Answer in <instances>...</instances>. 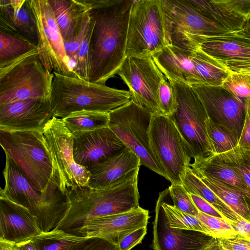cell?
<instances>
[{
  "label": "cell",
  "mask_w": 250,
  "mask_h": 250,
  "mask_svg": "<svg viewBox=\"0 0 250 250\" xmlns=\"http://www.w3.org/2000/svg\"><path fill=\"white\" fill-rule=\"evenodd\" d=\"M196 217L207 227L212 237L224 238L238 234L229 220L225 218L210 216L201 212H199Z\"/></svg>",
  "instance_id": "8d00e7d4"
},
{
  "label": "cell",
  "mask_w": 250,
  "mask_h": 250,
  "mask_svg": "<svg viewBox=\"0 0 250 250\" xmlns=\"http://www.w3.org/2000/svg\"><path fill=\"white\" fill-rule=\"evenodd\" d=\"M86 238L54 229L42 232L32 240L37 250H77Z\"/></svg>",
  "instance_id": "d6a6232c"
},
{
  "label": "cell",
  "mask_w": 250,
  "mask_h": 250,
  "mask_svg": "<svg viewBox=\"0 0 250 250\" xmlns=\"http://www.w3.org/2000/svg\"><path fill=\"white\" fill-rule=\"evenodd\" d=\"M168 81L173 87L177 102L175 112L169 117L183 137L191 157L206 158L213 155L206 129V121L208 118L198 96L191 85Z\"/></svg>",
  "instance_id": "ba28073f"
},
{
  "label": "cell",
  "mask_w": 250,
  "mask_h": 250,
  "mask_svg": "<svg viewBox=\"0 0 250 250\" xmlns=\"http://www.w3.org/2000/svg\"><path fill=\"white\" fill-rule=\"evenodd\" d=\"M64 42L78 31L89 10L85 0H48Z\"/></svg>",
  "instance_id": "d4e9b609"
},
{
  "label": "cell",
  "mask_w": 250,
  "mask_h": 250,
  "mask_svg": "<svg viewBox=\"0 0 250 250\" xmlns=\"http://www.w3.org/2000/svg\"><path fill=\"white\" fill-rule=\"evenodd\" d=\"M204 15L231 31L244 28L246 23L230 13L218 0H190Z\"/></svg>",
  "instance_id": "836d02e7"
},
{
  "label": "cell",
  "mask_w": 250,
  "mask_h": 250,
  "mask_svg": "<svg viewBox=\"0 0 250 250\" xmlns=\"http://www.w3.org/2000/svg\"><path fill=\"white\" fill-rule=\"evenodd\" d=\"M148 135L150 147L167 179L171 184L182 185L191 157L173 121L168 116L153 114Z\"/></svg>",
  "instance_id": "8fae6325"
},
{
  "label": "cell",
  "mask_w": 250,
  "mask_h": 250,
  "mask_svg": "<svg viewBox=\"0 0 250 250\" xmlns=\"http://www.w3.org/2000/svg\"><path fill=\"white\" fill-rule=\"evenodd\" d=\"M72 133L92 131L108 126L109 113L81 110L72 112L62 119Z\"/></svg>",
  "instance_id": "1f68e13d"
},
{
  "label": "cell",
  "mask_w": 250,
  "mask_h": 250,
  "mask_svg": "<svg viewBox=\"0 0 250 250\" xmlns=\"http://www.w3.org/2000/svg\"><path fill=\"white\" fill-rule=\"evenodd\" d=\"M72 134L74 160L87 170L126 147L108 126Z\"/></svg>",
  "instance_id": "e0dca14e"
},
{
  "label": "cell",
  "mask_w": 250,
  "mask_h": 250,
  "mask_svg": "<svg viewBox=\"0 0 250 250\" xmlns=\"http://www.w3.org/2000/svg\"><path fill=\"white\" fill-rule=\"evenodd\" d=\"M195 174L235 213L250 222V198L245 193L213 178Z\"/></svg>",
  "instance_id": "4316f807"
},
{
  "label": "cell",
  "mask_w": 250,
  "mask_h": 250,
  "mask_svg": "<svg viewBox=\"0 0 250 250\" xmlns=\"http://www.w3.org/2000/svg\"><path fill=\"white\" fill-rule=\"evenodd\" d=\"M199 250H226L220 245L218 238L211 237Z\"/></svg>",
  "instance_id": "f907efd6"
},
{
  "label": "cell",
  "mask_w": 250,
  "mask_h": 250,
  "mask_svg": "<svg viewBox=\"0 0 250 250\" xmlns=\"http://www.w3.org/2000/svg\"><path fill=\"white\" fill-rule=\"evenodd\" d=\"M10 4L14 11L20 9L23 5L26 0H10Z\"/></svg>",
  "instance_id": "db71d44e"
},
{
  "label": "cell",
  "mask_w": 250,
  "mask_h": 250,
  "mask_svg": "<svg viewBox=\"0 0 250 250\" xmlns=\"http://www.w3.org/2000/svg\"><path fill=\"white\" fill-rule=\"evenodd\" d=\"M140 165L139 157L126 147L90 168L87 186L101 189L127 181L138 175Z\"/></svg>",
  "instance_id": "44dd1931"
},
{
  "label": "cell",
  "mask_w": 250,
  "mask_h": 250,
  "mask_svg": "<svg viewBox=\"0 0 250 250\" xmlns=\"http://www.w3.org/2000/svg\"><path fill=\"white\" fill-rule=\"evenodd\" d=\"M189 195L199 212L210 216L226 219L215 208L202 198L193 194H189Z\"/></svg>",
  "instance_id": "c3c4849f"
},
{
  "label": "cell",
  "mask_w": 250,
  "mask_h": 250,
  "mask_svg": "<svg viewBox=\"0 0 250 250\" xmlns=\"http://www.w3.org/2000/svg\"><path fill=\"white\" fill-rule=\"evenodd\" d=\"M167 44L161 0H134L129 19L126 57H152Z\"/></svg>",
  "instance_id": "9c48e42d"
},
{
  "label": "cell",
  "mask_w": 250,
  "mask_h": 250,
  "mask_svg": "<svg viewBox=\"0 0 250 250\" xmlns=\"http://www.w3.org/2000/svg\"><path fill=\"white\" fill-rule=\"evenodd\" d=\"M245 117L238 146L250 148V98L245 100Z\"/></svg>",
  "instance_id": "7dc6e473"
},
{
  "label": "cell",
  "mask_w": 250,
  "mask_h": 250,
  "mask_svg": "<svg viewBox=\"0 0 250 250\" xmlns=\"http://www.w3.org/2000/svg\"><path fill=\"white\" fill-rule=\"evenodd\" d=\"M218 239L226 250H250V241L239 234Z\"/></svg>",
  "instance_id": "f6af8a7d"
},
{
  "label": "cell",
  "mask_w": 250,
  "mask_h": 250,
  "mask_svg": "<svg viewBox=\"0 0 250 250\" xmlns=\"http://www.w3.org/2000/svg\"><path fill=\"white\" fill-rule=\"evenodd\" d=\"M182 185L189 194L202 198L229 221H236L242 218L227 206L191 170L188 169Z\"/></svg>",
  "instance_id": "f1b7e54d"
},
{
  "label": "cell",
  "mask_w": 250,
  "mask_h": 250,
  "mask_svg": "<svg viewBox=\"0 0 250 250\" xmlns=\"http://www.w3.org/2000/svg\"><path fill=\"white\" fill-rule=\"evenodd\" d=\"M54 76L38 49L0 67V105L29 98L50 99Z\"/></svg>",
  "instance_id": "8992f818"
},
{
  "label": "cell",
  "mask_w": 250,
  "mask_h": 250,
  "mask_svg": "<svg viewBox=\"0 0 250 250\" xmlns=\"http://www.w3.org/2000/svg\"><path fill=\"white\" fill-rule=\"evenodd\" d=\"M238 72H241L244 73H245L248 75L250 77V71H246V70H239Z\"/></svg>",
  "instance_id": "11a10c76"
},
{
  "label": "cell",
  "mask_w": 250,
  "mask_h": 250,
  "mask_svg": "<svg viewBox=\"0 0 250 250\" xmlns=\"http://www.w3.org/2000/svg\"><path fill=\"white\" fill-rule=\"evenodd\" d=\"M28 2L36 21L37 49L42 63L53 73L77 77L69 64L64 41L48 0Z\"/></svg>",
  "instance_id": "4fadbf2b"
},
{
  "label": "cell",
  "mask_w": 250,
  "mask_h": 250,
  "mask_svg": "<svg viewBox=\"0 0 250 250\" xmlns=\"http://www.w3.org/2000/svg\"><path fill=\"white\" fill-rule=\"evenodd\" d=\"M0 250H19L16 244L0 241Z\"/></svg>",
  "instance_id": "f5cc1de1"
},
{
  "label": "cell",
  "mask_w": 250,
  "mask_h": 250,
  "mask_svg": "<svg viewBox=\"0 0 250 250\" xmlns=\"http://www.w3.org/2000/svg\"><path fill=\"white\" fill-rule=\"evenodd\" d=\"M52 117L50 99L17 101L0 105V129L42 131Z\"/></svg>",
  "instance_id": "ac0fdd59"
},
{
  "label": "cell",
  "mask_w": 250,
  "mask_h": 250,
  "mask_svg": "<svg viewBox=\"0 0 250 250\" xmlns=\"http://www.w3.org/2000/svg\"><path fill=\"white\" fill-rule=\"evenodd\" d=\"M92 27L93 22L91 18L88 31L79 48L75 66L73 68V72L78 78L87 81L89 77V43Z\"/></svg>",
  "instance_id": "f35d334b"
},
{
  "label": "cell",
  "mask_w": 250,
  "mask_h": 250,
  "mask_svg": "<svg viewBox=\"0 0 250 250\" xmlns=\"http://www.w3.org/2000/svg\"><path fill=\"white\" fill-rule=\"evenodd\" d=\"M168 44L193 52L205 38L230 31L204 15L190 0H161Z\"/></svg>",
  "instance_id": "52a82bcc"
},
{
  "label": "cell",
  "mask_w": 250,
  "mask_h": 250,
  "mask_svg": "<svg viewBox=\"0 0 250 250\" xmlns=\"http://www.w3.org/2000/svg\"><path fill=\"white\" fill-rule=\"evenodd\" d=\"M158 198L161 202L167 224L170 227L198 231L212 237L209 229L196 217L180 211L174 207L168 188L161 192Z\"/></svg>",
  "instance_id": "f546056e"
},
{
  "label": "cell",
  "mask_w": 250,
  "mask_h": 250,
  "mask_svg": "<svg viewBox=\"0 0 250 250\" xmlns=\"http://www.w3.org/2000/svg\"><path fill=\"white\" fill-rule=\"evenodd\" d=\"M0 144L37 189L44 193L63 192L42 131L0 129Z\"/></svg>",
  "instance_id": "277c9868"
},
{
  "label": "cell",
  "mask_w": 250,
  "mask_h": 250,
  "mask_svg": "<svg viewBox=\"0 0 250 250\" xmlns=\"http://www.w3.org/2000/svg\"><path fill=\"white\" fill-rule=\"evenodd\" d=\"M77 250H120L118 245L100 237H86Z\"/></svg>",
  "instance_id": "ee69618b"
},
{
  "label": "cell",
  "mask_w": 250,
  "mask_h": 250,
  "mask_svg": "<svg viewBox=\"0 0 250 250\" xmlns=\"http://www.w3.org/2000/svg\"><path fill=\"white\" fill-rule=\"evenodd\" d=\"M147 232V226L141 227L125 236L120 242V250H130L141 243Z\"/></svg>",
  "instance_id": "bcb514c9"
},
{
  "label": "cell",
  "mask_w": 250,
  "mask_h": 250,
  "mask_svg": "<svg viewBox=\"0 0 250 250\" xmlns=\"http://www.w3.org/2000/svg\"><path fill=\"white\" fill-rule=\"evenodd\" d=\"M230 13L246 23L250 21V0H218Z\"/></svg>",
  "instance_id": "7bdbcfd3"
},
{
  "label": "cell",
  "mask_w": 250,
  "mask_h": 250,
  "mask_svg": "<svg viewBox=\"0 0 250 250\" xmlns=\"http://www.w3.org/2000/svg\"><path fill=\"white\" fill-rule=\"evenodd\" d=\"M217 155L239 174L250 191V148L237 146L226 152Z\"/></svg>",
  "instance_id": "e575fe53"
},
{
  "label": "cell",
  "mask_w": 250,
  "mask_h": 250,
  "mask_svg": "<svg viewBox=\"0 0 250 250\" xmlns=\"http://www.w3.org/2000/svg\"><path fill=\"white\" fill-rule=\"evenodd\" d=\"M90 21L91 18L87 12L76 33L71 39L64 42L65 53L69 60L75 62L78 50L87 34Z\"/></svg>",
  "instance_id": "b9f144b4"
},
{
  "label": "cell",
  "mask_w": 250,
  "mask_h": 250,
  "mask_svg": "<svg viewBox=\"0 0 250 250\" xmlns=\"http://www.w3.org/2000/svg\"><path fill=\"white\" fill-rule=\"evenodd\" d=\"M200 49L232 71L250 69V29H241L208 36Z\"/></svg>",
  "instance_id": "2e32d148"
},
{
  "label": "cell",
  "mask_w": 250,
  "mask_h": 250,
  "mask_svg": "<svg viewBox=\"0 0 250 250\" xmlns=\"http://www.w3.org/2000/svg\"><path fill=\"white\" fill-rule=\"evenodd\" d=\"M241 70H246V71H250V69Z\"/></svg>",
  "instance_id": "6f0895ef"
},
{
  "label": "cell",
  "mask_w": 250,
  "mask_h": 250,
  "mask_svg": "<svg viewBox=\"0 0 250 250\" xmlns=\"http://www.w3.org/2000/svg\"><path fill=\"white\" fill-rule=\"evenodd\" d=\"M206 124L214 154L226 152L238 146V140L227 128L213 122L209 118Z\"/></svg>",
  "instance_id": "d590c367"
},
{
  "label": "cell",
  "mask_w": 250,
  "mask_h": 250,
  "mask_svg": "<svg viewBox=\"0 0 250 250\" xmlns=\"http://www.w3.org/2000/svg\"><path fill=\"white\" fill-rule=\"evenodd\" d=\"M151 58L168 80L190 85L201 84L196 73L192 52L167 44Z\"/></svg>",
  "instance_id": "603a6c76"
},
{
  "label": "cell",
  "mask_w": 250,
  "mask_h": 250,
  "mask_svg": "<svg viewBox=\"0 0 250 250\" xmlns=\"http://www.w3.org/2000/svg\"><path fill=\"white\" fill-rule=\"evenodd\" d=\"M245 26L250 29V21L246 23Z\"/></svg>",
  "instance_id": "9f6ffc18"
},
{
  "label": "cell",
  "mask_w": 250,
  "mask_h": 250,
  "mask_svg": "<svg viewBox=\"0 0 250 250\" xmlns=\"http://www.w3.org/2000/svg\"><path fill=\"white\" fill-rule=\"evenodd\" d=\"M153 224L154 250H199L212 237L198 231L170 227L159 198Z\"/></svg>",
  "instance_id": "7402d4cb"
},
{
  "label": "cell",
  "mask_w": 250,
  "mask_h": 250,
  "mask_svg": "<svg viewBox=\"0 0 250 250\" xmlns=\"http://www.w3.org/2000/svg\"><path fill=\"white\" fill-rule=\"evenodd\" d=\"M53 74L50 97L53 117L63 119L81 110L109 113L131 101L128 91Z\"/></svg>",
  "instance_id": "3957f363"
},
{
  "label": "cell",
  "mask_w": 250,
  "mask_h": 250,
  "mask_svg": "<svg viewBox=\"0 0 250 250\" xmlns=\"http://www.w3.org/2000/svg\"><path fill=\"white\" fill-rule=\"evenodd\" d=\"M168 189L175 208L195 217L198 215L199 211L183 185L171 184Z\"/></svg>",
  "instance_id": "74e56055"
},
{
  "label": "cell",
  "mask_w": 250,
  "mask_h": 250,
  "mask_svg": "<svg viewBox=\"0 0 250 250\" xmlns=\"http://www.w3.org/2000/svg\"><path fill=\"white\" fill-rule=\"evenodd\" d=\"M132 0H85L93 22L88 81L105 84L117 73L125 52Z\"/></svg>",
  "instance_id": "6da1fadb"
},
{
  "label": "cell",
  "mask_w": 250,
  "mask_h": 250,
  "mask_svg": "<svg viewBox=\"0 0 250 250\" xmlns=\"http://www.w3.org/2000/svg\"><path fill=\"white\" fill-rule=\"evenodd\" d=\"M221 86L239 97L250 98V77L245 73L232 71Z\"/></svg>",
  "instance_id": "ab89813d"
},
{
  "label": "cell",
  "mask_w": 250,
  "mask_h": 250,
  "mask_svg": "<svg viewBox=\"0 0 250 250\" xmlns=\"http://www.w3.org/2000/svg\"><path fill=\"white\" fill-rule=\"evenodd\" d=\"M230 224L238 234L250 241V222L243 218L236 221H229Z\"/></svg>",
  "instance_id": "681fc988"
},
{
  "label": "cell",
  "mask_w": 250,
  "mask_h": 250,
  "mask_svg": "<svg viewBox=\"0 0 250 250\" xmlns=\"http://www.w3.org/2000/svg\"><path fill=\"white\" fill-rule=\"evenodd\" d=\"M42 134L61 190L87 186L89 172L77 164L73 156V135L61 118L52 117L44 126Z\"/></svg>",
  "instance_id": "7c38bea8"
},
{
  "label": "cell",
  "mask_w": 250,
  "mask_h": 250,
  "mask_svg": "<svg viewBox=\"0 0 250 250\" xmlns=\"http://www.w3.org/2000/svg\"><path fill=\"white\" fill-rule=\"evenodd\" d=\"M138 176L104 188L86 186L68 189L69 208L55 229L78 236L80 229L89 221L139 208Z\"/></svg>",
  "instance_id": "7a4b0ae2"
},
{
  "label": "cell",
  "mask_w": 250,
  "mask_h": 250,
  "mask_svg": "<svg viewBox=\"0 0 250 250\" xmlns=\"http://www.w3.org/2000/svg\"><path fill=\"white\" fill-rule=\"evenodd\" d=\"M191 85L202 102L208 118L227 128L239 141L245 121V100L221 86Z\"/></svg>",
  "instance_id": "9a60e30c"
},
{
  "label": "cell",
  "mask_w": 250,
  "mask_h": 250,
  "mask_svg": "<svg viewBox=\"0 0 250 250\" xmlns=\"http://www.w3.org/2000/svg\"><path fill=\"white\" fill-rule=\"evenodd\" d=\"M152 115L131 100L109 113L108 127L139 157L141 165L167 179L150 146L148 130Z\"/></svg>",
  "instance_id": "30bf717a"
},
{
  "label": "cell",
  "mask_w": 250,
  "mask_h": 250,
  "mask_svg": "<svg viewBox=\"0 0 250 250\" xmlns=\"http://www.w3.org/2000/svg\"><path fill=\"white\" fill-rule=\"evenodd\" d=\"M192 60L201 84L221 86L232 71L200 48L192 52Z\"/></svg>",
  "instance_id": "83f0119b"
},
{
  "label": "cell",
  "mask_w": 250,
  "mask_h": 250,
  "mask_svg": "<svg viewBox=\"0 0 250 250\" xmlns=\"http://www.w3.org/2000/svg\"><path fill=\"white\" fill-rule=\"evenodd\" d=\"M0 30L18 34L37 46V25L28 0L16 11L10 0H0Z\"/></svg>",
  "instance_id": "cb8c5ba5"
},
{
  "label": "cell",
  "mask_w": 250,
  "mask_h": 250,
  "mask_svg": "<svg viewBox=\"0 0 250 250\" xmlns=\"http://www.w3.org/2000/svg\"><path fill=\"white\" fill-rule=\"evenodd\" d=\"M0 67L37 50V46L14 33L0 30Z\"/></svg>",
  "instance_id": "4dcf8cb0"
},
{
  "label": "cell",
  "mask_w": 250,
  "mask_h": 250,
  "mask_svg": "<svg viewBox=\"0 0 250 250\" xmlns=\"http://www.w3.org/2000/svg\"><path fill=\"white\" fill-rule=\"evenodd\" d=\"M42 232L37 218L29 210L0 196V241L18 244Z\"/></svg>",
  "instance_id": "ffe728a7"
},
{
  "label": "cell",
  "mask_w": 250,
  "mask_h": 250,
  "mask_svg": "<svg viewBox=\"0 0 250 250\" xmlns=\"http://www.w3.org/2000/svg\"><path fill=\"white\" fill-rule=\"evenodd\" d=\"M189 167L195 174L208 177L245 193L250 198V191L239 174L223 162L217 154L206 158L194 159Z\"/></svg>",
  "instance_id": "484cf974"
},
{
  "label": "cell",
  "mask_w": 250,
  "mask_h": 250,
  "mask_svg": "<svg viewBox=\"0 0 250 250\" xmlns=\"http://www.w3.org/2000/svg\"><path fill=\"white\" fill-rule=\"evenodd\" d=\"M117 74L128 86L131 101L153 114H162L158 90L166 77L151 57H126Z\"/></svg>",
  "instance_id": "5bb4252c"
},
{
  "label": "cell",
  "mask_w": 250,
  "mask_h": 250,
  "mask_svg": "<svg viewBox=\"0 0 250 250\" xmlns=\"http://www.w3.org/2000/svg\"><path fill=\"white\" fill-rule=\"evenodd\" d=\"M149 217L148 211L140 207L127 212L89 221L80 229L78 236L100 237L118 245L130 233L147 226Z\"/></svg>",
  "instance_id": "d6986e66"
},
{
  "label": "cell",
  "mask_w": 250,
  "mask_h": 250,
  "mask_svg": "<svg viewBox=\"0 0 250 250\" xmlns=\"http://www.w3.org/2000/svg\"><path fill=\"white\" fill-rule=\"evenodd\" d=\"M16 245L19 250H37L32 239Z\"/></svg>",
  "instance_id": "816d5d0a"
},
{
  "label": "cell",
  "mask_w": 250,
  "mask_h": 250,
  "mask_svg": "<svg viewBox=\"0 0 250 250\" xmlns=\"http://www.w3.org/2000/svg\"><path fill=\"white\" fill-rule=\"evenodd\" d=\"M158 101L163 115L170 117L175 112L177 102L175 92L166 77L162 80L158 90Z\"/></svg>",
  "instance_id": "60d3db41"
},
{
  "label": "cell",
  "mask_w": 250,
  "mask_h": 250,
  "mask_svg": "<svg viewBox=\"0 0 250 250\" xmlns=\"http://www.w3.org/2000/svg\"><path fill=\"white\" fill-rule=\"evenodd\" d=\"M5 186L0 194L26 208L35 216L42 232L56 229L69 207L66 193H44L37 189L10 157L5 154Z\"/></svg>",
  "instance_id": "5b68a950"
}]
</instances>
